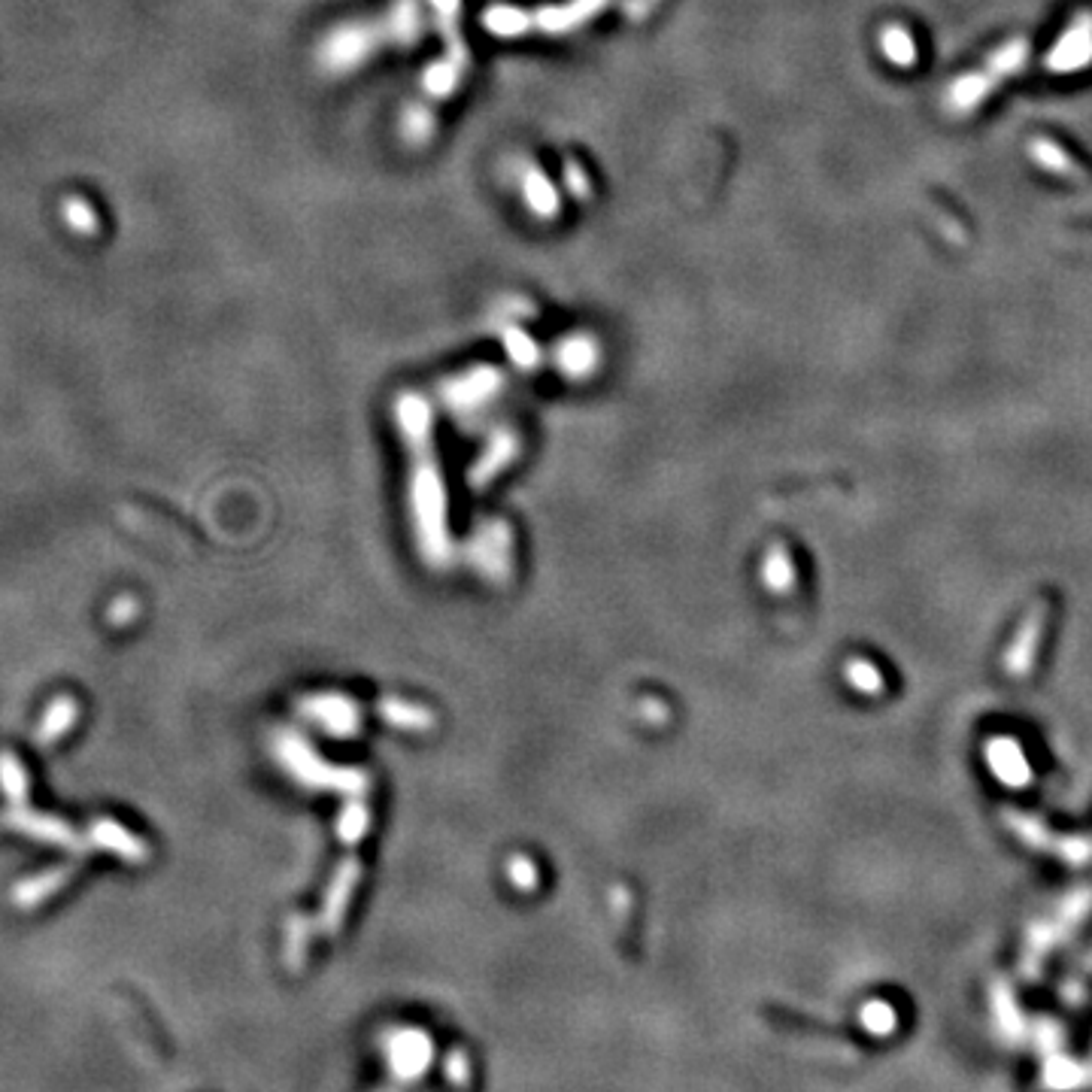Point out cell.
Masks as SVG:
<instances>
[{
	"instance_id": "obj_1",
	"label": "cell",
	"mask_w": 1092,
	"mask_h": 1092,
	"mask_svg": "<svg viewBox=\"0 0 1092 1092\" xmlns=\"http://www.w3.org/2000/svg\"><path fill=\"white\" fill-rule=\"evenodd\" d=\"M607 3L610 0H568V3L537 6V9L495 3L483 12V28L495 37H525V34L562 37L592 22Z\"/></svg>"
},
{
	"instance_id": "obj_2",
	"label": "cell",
	"mask_w": 1092,
	"mask_h": 1092,
	"mask_svg": "<svg viewBox=\"0 0 1092 1092\" xmlns=\"http://www.w3.org/2000/svg\"><path fill=\"white\" fill-rule=\"evenodd\" d=\"M386 43L380 18H355L334 25L316 46V65L328 76H352L365 67Z\"/></svg>"
},
{
	"instance_id": "obj_3",
	"label": "cell",
	"mask_w": 1092,
	"mask_h": 1092,
	"mask_svg": "<svg viewBox=\"0 0 1092 1092\" xmlns=\"http://www.w3.org/2000/svg\"><path fill=\"white\" fill-rule=\"evenodd\" d=\"M6 826L15 829V832H22V835L34 837V840L59 843V846H65V850H82V846H85V843L79 840V835L73 832V826H67L65 820L49 817V814H40V811H31L28 804L9 807Z\"/></svg>"
},
{
	"instance_id": "obj_4",
	"label": "cell",
	"mask_w": 1092,
	"mask_h": 1092,
	"mask_svg": "<svg viewBox=\"0 0 1092 1092\" xmlns=\"http://www.w3.org/2000/svg\"><path fill=\"white\" fill-rule=\"evenodd\" d=\"M519 189H522V200H525V206L537 216V219H543V222H550V219H556L559 213H562V197H559V189L553 186V180L543 174V167L540 164H522V174H519Z\"/></svg>"
},
{
	"instance_id": "obj_5",
	"label": "cell",
	"mask_w": 1092,
	"mask_h": 1092,
	"mask_svg": "<svg viewBox=\"0 0 1092 1092\" xmlns=\"http://www.w3.org/2000/svg\"><path fill=\"white\" fill-rule=\"evenodd\" d=\"M76 874V865H59V868H49V871H40L22 883L12 887V904L22 907V910H34L40 907L43 901H49L59 890H65L67 883L73 880Z\"/></svg>"
},
{
	"instance_id": "obj_6",
	"label": "cell",
	"mask_w": 1092,
	"mask_h": 1092,
	"mask_svg": "<svg viewBox=\"0 0 1092 1092\" xmlns=\"http://www.w3.org/2000/svg\"><path fill=\"white\" fill-rule=\"evenodd\" d=\"M428 3H431L438 31H441V37H444V46H447V55H444V59H450L458 70L467 73L470 52H467L464 34H461V0H428Z\"/></svg>"
},
{
	"instance_id": "obj_7",
	"label": "cell",
	"mask_w": 1092,
	"mask_h": 1092,
	"mask_svg": "<svg viewBox=\"0 0 1092 1092\" xmlns=\"http://www.w3.org/2000/svg\"><path fill=\"white\" fill-rule=\"evenodd\" d=\"M386 43L391 46H413L422 37V9L419 0H394L380 18Z\"/></svg>"
},
{
	"instance_id": "obj_8",
	"label": "cell",
	"mask_w": 1092,
	"mask_h": 1092,
	"mask_svg": "<svg viewBox=\"0 0 1092 1092\" xmlns=\"http://www.w3.org/2000/svg\"><path fill=\"white\" fill-rule=\"evenodd\" d=\"M88 840H91L95 846L107 850V853H116V856L128 859V862H143L146 853H149L137 837L125 832V829H122L119 823H113V820H98V823H91Z\"/></svg>"
},
{
	"instance_id": "obj_9",
	"label": "cell",
	"mask_w": 1092,
	"mask_h": 1092,
	"mask_svg": "<svg viewBox=\"0 0 1092 1092\" xmlns=\"http://www.w3.org/2000/svg\"><path fill=\"white\" fill-rule=\"evenodd\" d=\"M76 716H79V702H76L73 695H59L52 705L46 707V713L40 716L37 731H34V741H37L40 747L55 744L59 738H65L67 731L73 728Z\"/></svg>"
},
{
	"instance_id": "obj_10",
	"label": "cell",
	"mask_w": 1092,
	"mask_h": 1092,
	"mask_svg": "<svg viewBox=\"0 0 1092 1092\" xmlns=\"http://www.w3.org/2000/svg\"><path fill=\"white\" fill-rule=\"evenodd\" d=\"M435 130H438V116H435V110L428 104L413 101V104L404 107V113H401V137H404V143L425 146L435 137Z\"/></svg>"
},
{
	"instance_id": "obj_11",
	"label": "cell",
	"mask_w": 1092,
	"mask_h": 1092,
	"mask_svg": "<svg viewBox=\"0 0 1092 1092\" xmlns=\"http://www.w3.org/2000/svg\"><path fill=\"white\" fill-rule=\"evenodd\" d=\"M559 365L562 371H568L571 377H582L595 368L598 362V346L592 343V337H582V334H574L568 340H562L559 346Z\"/></svg>"
},
{
	"instance_id": "obj_12",
	"label": "cell",
	"mask_w": 1092,
	"mask_h": 1092,
	"mask_svg": "<svg viewBox=\"0 0 1092 1092\" xmlns=\"http://www.w3.org/2000/svg\"><path fill=\"white\" fill-rule=\"evenodd\" d=\"M461 79H464V70H458L450 59H438V62H431V65L425 67V73H422V88H425L428 98L444 101V98L455 95V88L461 85Z\"/></svg>"
},
{
	"instance_id": "obj_13",
	"label": "cell",
	"mask_w": 1092,
	"mask_h": 1092,
	"mask_svg": "<svg viewBox=\"0 0 1092 1092\" xmlns=\"http://www.w3.org/2000/svg\"><path fill=\"white\" fill-rule=\"evenodd\" d=\"M28 786H31V780H28L25 765L18 762V756L9 753V750H3V753H0V789H3V795L9 798L12 807L28 804Z\"/></svg>"
},
{
	"instance_id": "obj_14",
	"label": "cell",
	"mask_w": 1092,
	"mask_h": 1092,
	"mask_svg": "<svg viewBox=\"0 0 1092 1092\" xmlns=\"http://www.w3.org/2000/svg\"><path fill=\"white\" fill-rule=\"evenodd\" d=\"M562 180H565V189L574 200H589L592 197V180L586 174V167L579 164L577 158H568L565 161V171H562Z\"/></svg>"
},
{
	"instance_id": "obj_15",
	"label": "cell",
	"mask_w": 1092,
	"mask_h": 1092,
	"mask_svg": "<svg viewBox=\"0 0 1092 1092\" xmlns=\"http://www.w3.org/2000/svg\"><path fill=\"white\" fill-rule=\"evenodd\" d=\"M507 352L514 355L522 368H531V365L537 362V346H534V340H531L528 334H522L519 328H511V331H507Z\"/></svg>"
},
{
	"instance_id": "obj_16",
	"label": "cell",
	"mask_w": 1092,
	"mask_h": 1092,
	"mask_svg": "<svg viewBox=\"0 0 1092 1092\" xmlns=\"http://www.w3.org/2000/svg\"><path fill=\"white\" fill-rule=\"evenodd\" d=\"M134 607V601L130 598H119V601H113V607H110V623H125V619H130V610Z\"/></svg>"
}]
</instances>
